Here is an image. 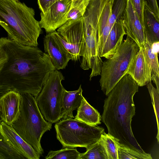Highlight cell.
<instances>
[{"label": "cell", "mask_w": 159, "mask_h": 159, "mask_svg": "<svg viewBox=\"0 0 159 159\" xmlns=\"http://www.w3.org/2000/svg\"><path fill=\"white\" fill-rule=\"evenodd\" d=\"M0 84L22 94L36 97L56 70L47 54L37 47L19 43L7 37L0 38Z\"/></svg>", "instance_id": "obj_1"}, {"label": "cell", "mask_w": 159, "mask_h": 159, "mask_svg": "<svg viewBox=\"0 0 159 159\" xmlns=\"http://www.w3.org/2000/svg\"><path fill=\"white\" fill-rule=\"evenodd\" d=\"M139 87L129 75H125L104 100L101 120L106 126L108 133L117 139L120 143L143 152L131 128L135 109L133 97L138 92Z\"/></svg>", "instance_id": "obj_2"}, {"label": "cell", "mask_w": 159, "mask_h": 159, "mask_svg": "<svg viewBox=\"0 0 159 159\" xmlns=\"http://www.w3.org/2000/svg\"><path fill=\"white\" fill-rule=\"evenodd\" d=\"M34 15V10L20 0H0V25L19 43L37 47L42 30Z\"/></svg>", "instance_id": "obj_3"}, {"label": "cell", "mask_w": 159, "mask_h": 159, "mask_svg": "<svg viewBox=\"0 0 159 159\" xmlns=\"http://www.w3.org/2000/svg\"><path fill=\"white\" fill-rule=\"evenodd\" d=\"M21 94L20 114L12 124L19 135L40 156L44 153L41 140L44 133L52 128V124L43 118L32 94Z\"/></svg>", "instance_id": "obj_4"}, {"label": "cell", "mask_w": 159, "mask_h": 159, "mask_svg": "<svg viewBox=\"0 0 159 159\" xmlns=\"http://www.w3.org/2000/svg\"><path fill=\"white\" fill-rule=\"evenodd\" d=\"M139 49L137 43L127 36L115 53L103 61L99 82L101 90L106 96L126 74L132 60Z\"/></svg>", "instance_id": "obj_5"}, {"label": "cell", "mask_w": 159, "mask_h": 159, "mask_svg": "<svg viewBox=\"0 0 159 159\" xmlns=\"http://www.w3.org/2000/svg\"><path fill=\"white\" fill-rule=\"evenodd\" d=\"M55 128L57 139L63 148H88L99 140L104 129L92 125L75 119H62L56 123Z\"/></svg>", "instance_id": "obj_6"}, {"label": "cell", "mask_w": 159, "mask_h": 159, "mask_svg": "<svg viewBox=\"0 0 159 159\" xmlns=\"http://www.w3.org/2000/svg\"><path fill=\"white\" fill-rule=\"evenodd\" d=\"M64 80L58 70L52 71L38 95L35 97L39 108L44 119L52 124L60 120L62 97L65 89Z\"/></svg>", "instance_id": "obj_7"}, {"label": "cell", "mask_w": 159, "mask_h": 159, "mask_svg": "<svg viewBox=\"0 0 159 159\" xmlns=\"http://www.w3.org/2000/svg\"><path fill=\"white\" fill-rule=\"evenodd\" d=\"M83 19V36L80 67L84 70L91 69V80L93 77L100 75L103 62L98 49L99 17L89 14L84 16Z\"/></svg>", "instance_id": "obj_8"}, {"label": "cell", "mask_w": 159, "mask_h": 159, "mask_svg": "<svg viewBox=\"0 0 159 159\" xmlns=\"http://www.w3.org/2000/svg\"><path fill=\"white\" fill-rule=\"evenodd\" d=\"M62 43L71 54L72 60L76 61L81 57L83 36L82 17L70 20L58 28Z\"/></svg>", "instance_id": "obj_9"}, {"label": "cell", "mask_w": 159, "mask_h": 159, "mask_svg": "<svg viewBox=\"0 0 159 159\" xmlns=\"http://www.w3.org/2000/svg\"><path fill=\"white\" fill-rule=\"evenodd\" d=\"M45 52L48 54L56 70L63 69L72 57L63 46L60 34L55 31L47 34L43 39Z\"/></svg>", "instance_id": "obj_10"}, {"label": "cell", "mask_w": 159, "mask_h": 159, "mask_svg": "<svg viewBox=\"0 0 159 159\" xmlns=\"http://www.w3.org/2000/svg\"><path fill=\"white\" fill-rule=\"evenodd\" d=\"M71 0H58L45 13L41 12L39 24L47 34L52 32L66 23Z\"/></svg>", "instance_id": "obj_11"}, {"label": "cell", "mask_w": 159, "mask_h": 159, "mask_svg": "<svg viewBox=\"0 0 159 159\" xmlns=\"http://www.w3.org/2000/svg\"><path fill=\"white\" fill-rule=\"evenodd\" d=\"M122 20L126 34L135 41L139 47L143 46L145 42L143 27L131 0H127Z\"/></svg>", "instance_id": "obj_12"}, {"label": "cell", "mask_w": 159, "mask_h": 159, "mask_svg": "<svg viewBox=\"0 0 159 159\" xmlns=\"http://www.w3.org/2000/svg\"><path fill=\"white\" fill-rule=\"evenodd\" d=\"M0 133L6 142L26 159H39L40 156L19 135L12 125L2 121L0 123Z\"/></svg>", "instance_id": "obj_13"}, {"label": "cell", "mask_w": 159, "mask_h": 159, "mask_svg": "<svg viewBox=\"0 0 159 159\" xmlns=\"http://www.w3.org/2000/svg\"><path fill=\"white\" fill-rule=\"evenodd\" d=\"M126 74L129 75L139 86L146 85L151 82V70L143 46L139 47L133 58Z\"/></svg>", "instance_id": "obj_14"}, {"label": "cell", "mask_w": 159, "mask_h": 159, "mask_svg": "<svg viewBox=\"0 0 159 159\" xmlns=\"http://www.w3.org/2000/svg\"><path fill=\"white\" fill-rule=\"evenodd\" d=\"M21 94L11 90L0 97V113L2 121L12 125L20 113Z\"/></svg>", "instance_id": "obj_15"}, {"label": "cell", "mask_w": 159, "mask_h": 159, "mask_svg": "<svg viewBox=\"0 0 159 159\" xmlns=\"http://www.w3.org/2000/svg\"><path fill=\"white\" fill-rule=\"evenodd\" d=\"M125 34L122 18L116 21L112 27L107 38L100 57L108 59L112 57L123 42L124 36Z\"/></svg>", "instance_id": "obj_16"}, {"label": "cell", "mask_w": 159, "mask_h": 159, "mask_svg": "<svg viewBox=\"0 0 159 159\" xmlns=\"http://www.w3.org/2000/svg\"><path fill=\"white\" fill-rule=\"evenodd\" d=\"M80 85L78 89L75 91L64 90L61 98V119H67L74 118L73 111L80 107L84 98Z\"/></svg>", "instance_id": "obj_17"}, {"label": "cell", "mask_w": 159, "mask_h": 159, "mask_svg": "<svg viewBox=\"0 0 159 159\" xmlns=\"http://www.w3.org/2000/svg\"><path fill=\"white\" fill-rule=\"evenodd\" d=\"M145 41L153 44L159 42V19L145 5L143 12Z\"/></svg>", "instance_id": "obj_18"}, {"label": "cell", "mask_w": 159, "mask_h": 159, "mask_svg": "<svg viewBox=\"0 0 159 159\" xmlns=\"http://www.w3.org/2000/svg\"><path fill=\"white\" fill-rule=\"evenodd\" d=\"M77 111V114L74 117L76 120L92 125L101 124V116L99 113L84 98Z\"/></svg>", "instance_id": "obj_19"}, {"label": "cell", "mask_w": 159, "mask_h": 159, "mask_svg": "<svg viewBox=\"0 0 159 159\" xmlns=\"http://www.w3.org/2000/svg\"><path fill=\"white\" fill-rule=\"evenodd\" d=\"M143 47L148 62L151 70V76H159V65L158 59L159 42L152 44L145 41Z\"/></svg>", "instance_id": "obj_20"}, {"label": "cell", "mask_w": 159, "mask_h": 159, "mask_svg": "<svg viewBox=\"0 0 159 159\" xmlns=\"http://www.w3.org/2000/svg\"><path fill=\"white\" fill-rule=\"evenodd\" d=\"M99 142L104 148L108 159H118V139L104 132L101 135Z\"/></svg>", "instance_id": "obj_21"}, {"label": "cell", "mask_w": 159, "mask_h": 159, "mask_svg": "<svg viewBox=\"0 0 159 159\" xmlns=\"http://www.w3.org/2000/svg\"><path fill=\"white\" fill-rule=\"evenodd\" d=\"M118 159H152L150 154L136 151L118 143Z\"/></svg>", "instance_id": "obj_22"}, {"label": "cell", "mask_w": 159, "mask_h": 159, "mask_svg": "<svg viewBox=\"0 0 159 159\" xmlns=\"http://www.w3.org/2000/svg\"><path fill=\"white\" fill-rule=\"evenodd\" d=\"M89 3V0H71L70 8L66 19V22L82 17Z\"/></svg>", "instance_id": "obj_23"}, {"label": "cell", "mask_w": 159, "mask_h": 159, "mask_svg": "<svg viewBox=\"0 0 159 159\" xmlns=\"http://www.w3.org/2000/svg\"><path fill=\"white\" fill-rule=\"evenodd\" d=\"M81 153L75 148H64L57 151H50L45 159H80Z\"/></svg>", "instance_id": "obj_24"}, {"label": "cell", "mask_w": 159, "mask_h": 159, "mask_svg": "<svg viewBox=\"0 0 159 159\" xmlns=\"http://www.w3.org/2000/svg\"><path fill=\"white\" fill-rule=\"evenodd\" d=\"M108 159L105 150L98 141L81 153L80 159Z\"/></svg>", "instance_id": "obj_25"}, {"label": "cell", "mask_w": 159, "mask_h": 159, "mask_svg": "<svg viewBox=\"0 0 159 159\" xmlns=\"http://www.w3.org/2000/svg\"><path fill=\"white\" fill-rule=\"evenodd\" d=\"M127 2V0H114L111 15L109 19V23L111 27L116 21L122 18Z\"/></svg>", "instance_id": "obj_26"}, {"label": "cell", "mask_w": 159, "mask_h": 159, "mask_svg": "<svg viewBox=\"0 0 159 159\" xmlns=\"http://www.w3.org/2000/svg\"><path fill=\"white\" fill-rule=\"evenodd\" d=\"M0 153L6 159H25V158L8 144L0 133Z\"/></svg>", "instance_id": "obj_27"}, {"label": "cell", "mask_w": 159, "mask_h": 159, "mask_svg": "<svg viewBox=\"0 0 159 159\" xmlns=\"http://www.w3.org/2000/svg\"><path fill=\"white\" fill-rule=\"evenodd\" d=\"M147 87L150 94L153 106L154 112L157 121V133L156 138L158 143L159 142V91L153 87L151 82H149L147 85Z\"/></svg>", "instance_id": "obj_28"}, {"label": "cell", "mask_w": 159, "mask_h": 159, "mask_svg": "<svg viewBox=\"0 0 159 159\" xmlns=\"http://www.w3.org/2000/svg\"><path fill=\"white\" fill-rule=\"evenodd\" d=\"M137 15L143 27V12L145 0H131Z\"/></svg>", "instance_id": "obj_29"}, {"label": "cell", "mask_w": 159, "mask_h": 159, "mask_svg": "<svg viewBox=\"0 0 159 159\" xmlns=\"http://www.w3.org/2000/svg\"><path fill=\"white\" fill-rule=\"evenodd\" d=\"M145 5L159 19V9L157 0H145Z\"/></svg>", "instance_id": "obj_30"}, {"label": "cell", "mask_w": 159, "mask_h": 159, "mask_svg": "<svg viewBox=\"0 0 159 159\" xmlns=\"http://www.w3.org/2000/svg\"><path fill=\"white\" fill-rule=\"evenodd\" d=\"M58 0H37L39 8L41 12H45L53 4Z\"/></svg>", "instance_id": "obj_31"}, {"label": "cell", "mask_w": 159, "mask_h": 159, "mask_svg": "<svg viewBox=\"0 0 159 159\" xmlns=\"http://www.w3.org/2000/svg\"><path fill=\"white\" fill-rule=\"evenodd\" d=\"M151 81H153L156 86L157 89L159 91V76L152 75L151 76Z\"/></svg>", "instance_id": "obj_32"}, {"label": "cell", "mask_w": 159, "mask_h": 159, "mask_svg": "<svg viewBox=\"0 0 159 159\" xmlns=\"http://www.w3.org/2000/svg\"><path fill=\"white\" fill-rule=\"evenodd\" d=\"M0 159H6V158L0 153Z\"/></svg>", "instance_id": "obj_33"}, {"label": "cell", "mask_w": 159, "mask_h": 159, "mask_svg": "<svg viewBox=\"0 0 159 159\" xmlns=\"http://www.w3.org/2000/svg\"><path fill=\"white\" fill-rule=\"evenodd\" d=\"M2 60V57L0 55V63L1 62Z\"/></svg>", "instance_id": "obj_34"}, {"label": "cell", "mask_w": 159, "mask_h": 159, "mask_svg": "<svg viewBox=\"0 0 159 159\" xmlns=\"http://www.w3.org/2000/svg\"><path fill=\"white\" fill-rule=\"evenodd\" d=\"M2 121V119H1V114H0V123H1V122Z\"/></svg>", "instance_id": "obj_35"}]
</instances>
